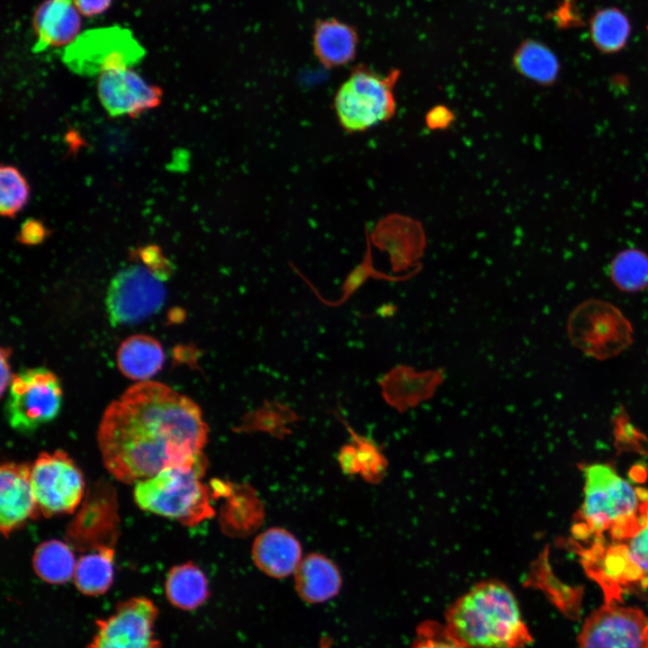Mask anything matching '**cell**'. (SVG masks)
I'll list each match as a JSON object with an SVG mask.
<instances>
[{
  "label": "cell",
  "instance_id": "6da1fadb",
  "mask_svg": "<svg viewBox=\"0 0 648 648\" xmlns=\"http://www.w3.org/2000/svg\"><path fill=\"white\" fill-rule=\"evenodd\" d=\"M96 437L106 470L130 484L203 457L208 427L190 398L140 382L108 405Z\"/></svg>",
  "mask_w": 648,
  "mask_h": 648
},
{
  "label": "cell",
  "instance_id": "7a4b0ae2",
  "mask_svg": "<svg viewBox=\"0 0 648 648\" xmlns=\"http://www.w3.org/2000/svg\"><path fill=\"white\" fill-rule=\"evenodd\" d=\"M446 626L469 648H524L533 642L516 596L499 580L478 582L455 599Z\"/></svg>",
  "mask_w": 648,
  "mask_h": 648
},
{
  "label": "cell",
  "instance_id": "3957f363",
  "mask_svg": "<svg viewBox=\"0 0 648 648\" xmlns=\"http://www.w3.org/2000/svg\"><path fill=\"white\" fill-rule=\"evenodd\" d=\"M584 481L582 522L576 526V536L598 539L608 530L613 541H621L633 535L648 491L634 489L607 464L586 466Z\"/></svg>",
  "mask_w": 648,
  "mask_h": 648
},
{
  "label": "cell",
  "instance_id": "277c9868",
  "mask_svg": "<svg viewBox=\"0 0 648 648\" xmlns=\"http://www.w3.org/2000/svg\"><path fill=\"white\" fill-rule=\"evenodd\" d=\"M205 457L189 464L167 467L134 483L133 497L142 510L195 526L213 516L209 488L202 482Z\"/></svg>",
  "mask_w": 648,
  "mask_h": 648
},
{
  "label": "cell",
  "instance_id": "5b68a950",
  "mask_svg": "<svg viewBox=\"0 0 648 648\" xmlns=\"http://www.w3.org/2000/svg\"><path fill=\"white\" fill-rule=\"evenodd\" d=\"M582 561L587 574L600 586L604 601L623 602L629 590L648 589V497L633 535L607 548L595 543Z\"/></svg>",
  "mask_w": 648,
  "mask_h": 648
},
{
  "label": "cell",
  "instance_id": "8992f818",
  "mask_svg": "<svg viewBox=\"0 0 648 648\" xmlns=\"http://www.w3.org/2000/svg\"><path fill=\"white\" fill-rule=\"evenodd\" d=\"M399 72L381 75L370 68H355L334 98V109L344 130H366L392 119L396 112L393 94Z\"/></svg>",
  "mask_w": 648,
  "mask_h": 648
},
{
  "label": "cell",
  "instance_id": "52a82bcc",
  "mask_svg": "<svg viewBox=\"0 0 648 648\" xmlns=\"http://www.w3.org/2000/svg\"><path fill=\"white\" fill-rule=\"evenodd\" d=\"M567 335L573 346L597 360L616 357L634 341L633 326L621 310L596 298L585 300L572 310Z\"/></svg>",
  "mask_w": 648,
  "mask_h": 648
},
{
  "label": "cell",
  "instance_id": "ba28073f",
  "mask_svg": "<svg viewBox=\"0 0 648 648\" xmlns=\"http://www.w3.org/2000/svg\"><path fill=\"white\" fill-rule=\"evenodd\" d=\"M143 47L130 31L119 26L88 30L66 47L64 63L82 76L131 68L144 57Z\"/></svg>",
  "mask_w": 648,
  "mask_h": 648
},
{
  "label": "cell",
  "instance_id": "9c48e42d",
  "mask_svg": "<svg viewBox=\"0 0 648 648\" xmlns=\"http://www.w3.org/2000/svg\"><path fill=\"white\" fill-rule=\"evenodd\" d=\"M62 404V389L57 375L45 367L23 369L13 376L5 413L10 426L31 433L53 420Z\"/></svg>",
  "mask_w": 648,
  "mask_h": 648
},
{
  "label": "cell",
  "instance_id": "30bf717a",
  "mask_svg": "<svg viewBox=\"0 0 648 648\" xmlns=\"http://www.w3.org/2000/svg\"><path fill=\"white\" fill-rule=\"evenodd\" d=\"M34 497L46 518L72 513L85 489L80 469L63 451L40 453L31 468Z\"/></svg>",
  "mask_w": 648,
  "mask_h": 648
},
{
  "label": "cell",
  "instance_id": "8fae6325",
  "mask_svg": "<svg viewBox=\"0 0 648 648\" xmlns=\"http://www.w3.org/2000/svg\"><path fill=\"white\" fill-rule=\"evenodd\" d=\"M158 608L147 597L120 601L109 616L95 620V632L85 648H162L154 626Z\"/></svg>",
  "mask_w": 648,
  "mask_h": 648
},
{
  "label": "cell",
  "instance_id": "7c38bea8",
  "mask_svg": "<svg viewBox=\"0 0 648 648\" xmlns=\"http://www.w3.org/2000/svg\"><path fill=\"white\" fill-rule=\"evenodd\" d=\"M166 290L161 280L145 266H130L112 279L105 298L112 326L133 324L156 314L163 306Z\"/></svg>",
  "mask_w": 648,
  "mask_h": 648
},
{
  "label": "cell",
  "instance_id": "4fadbf2b",
  "mask_svg": "<svg viewBox=\"0 0 648 648\" xmlns=\"http://www.w3.org/2000/svg\"><path fill=\"white\" fill-rule=\"evenodd\" d=\"M580 648H648V617L636 607L604 601L585 619Z\"/></svg>",
  "mask_w": 648,
  "mask_h": 648
},
{
  "label": "cell",
  "instance_id": "5bb4252c",
  "mask_svg": "<svg viewBox=\"0 0 648 648\" xmlns=\"http://www.w3.org/2000/svg\"><path fill=\"white\" fill-rule=\"evenodd\" d=\"M97 94L109 115H128L131 118L158 107L163 96L159 86L148 83L131 68L113 69L100 74Z\"/></svg>",
  "mask_w": 648,
  "mask_h": 648
},
{
  "label": "cell",
  "instance_id": "9a60e30c",
  "mask_svg": "<svg viewBox=\"0 0 648 648\" xmlns=\"http://www.w3.org/2000/svg\"><path fill=\"white\" fill-rule=\"evenodd\" d=\"M31 468L25 463L6 462L1 465L0 528L5 537L40 513L32 490Z\"/></svg>",
  "mask_w": 648,
  "mask_h": 648
},
{
  "label": "cell",
  "instance_id": "2e32d148",
  "mask_svg": "<svg viewBox=\"0 0 648 648\" xmlns=\"http://www.w3.org/2000/svg\"><path fill=\"white\" fill-rule=\"evenodd\" d=\"M445 379L444 368L417 372L412 366L398 364L379 383L387 404L403 413L431 399Z\"/></svg>",
  "mask_w": 648,
  "mask_h": 648
},
{
  "label": "cell",
  "instance_id": "e0dca14e",
  "mask_svg": "<svg viewBox=\"0 0 648 648\" xmlns=\"http://www.w3.org/2000/svg\"><path fill=\"white\" fill-rule=\"evenodd\" d=\"M374 243L386 251L394 274H406L418 266L426 248L421 226L410 219L388 218L380 222L372 236Z\"/></svg>",
  "mask_w": 648,
  "mask_h": 648
},
{
  "label": "cell",
  "instance_id": "ac0fdd59",
  "mask_svg": "<svg viewBox=\"0 0 648 648\" xmlns=\"http://www.w3.org/2000/svg\"><path fill=\"white\" fill-rule=\"evenodd\" d=\"M80 13L70 0H47L37 9L34 30L36 52L49 48L69 45L79 35Z\"/></svg>",
  "mask_w": 648,
  "mask_h": 648
},
{
  "label": "cell",
  "instance_id": "d6986e66",
  "mask_svg": "<svg viewBox=\"0 0 648 648\" xmlns=\"http://www.w3.org/2000/svg\"><path fill=\"white\" fill-rule=\"evenodd\" d=\"M256 565L274 578H284L295 572L302 558V546L287 530L271 527L256 536L252 546Z\"/></svg>",
  "mask_w": 648,
  "mask_h": 648
},
{
  "label": "cell",
  "instance_id": "ffe728a7",
  "mask_svg": "<svg viewBox=\"0 0 648 648\" xmlns=\"http://www.w3.org/2000/svg\"><path fill=\"white\" fill-rule=\"evenodd\" d=\"M358 43L356 30L336 18L316 21L312 33L315 56L326 68H338L354 59Z\"/></svg>",
  "mask_w": 648,
  "mask_h": 648
},
{
  "label": "cell",
  "instance_id": "44dd1931",
  "mask_svg": "<svg viewBox=\"0 0 648 648\" xmlns=\"http://www.w3.org/2000/svg\"><path fill=\"white\" fill-rule=\"evenodd\" d=\"M295 589L308 603H322L338 595L342 579L336 564L320 554L305 556L294 572Z\"/></svg>",
  "mask_w": 648,
  "mask_h": 648
},
{
  "label": "cell",
  "instance_id": "7402d4cb",
  "mask_svg": "<svg viewBox=\"0 0 648 648\" xmlns=\"http://www.w3.org/2000/svg\"><path fill=\"white\" fill-rule=\"evenodd\" d=\"M164 352L155 338L134 335L125 339L117 353L122 373L133 380L144 381L156 374L164 363Z\"/></svg>",
  "mask_w": 648,
  "mask_h": 648
},
{
  "label": "cell",
  "instance_id": "603a6c76",
  "mask_svg": "<svg viewBox=\"0 0 648 648\" xmlns=\"http://www.w3.org/2000/svg\"><path fill=\"white\" fill-rule=\"evenodd\" d=\"M165 594L174 607L194 610L209 598L208 580L203 572L191 562L175 565L166 574Z\"/></svg>",
  "mask_w": 648,
  "mask_h": 648
},
{
  "label": "cell",
  "instance_id": "cb8c5ba5",
  "mask_svg": "<svg viewBox=\"0 0 648 648\" xmlns=\"http://www.w3.org/2000/svg\"><path fill=\"white\" fill-rule=\"evenodd\" d=\"M113 557L114 550L109 545L98 546L94 553L82 555L73 576L77 590L87 596L105 593L113 581Z\"/></svg>",
  "mask_w": 648,
  "mask_h": 648
},
{
  "label": "cell",
  "instance_id": "d4e9b609",
  "mask_svg": "<svg viewBox=\"0 0 648 648\" xmlns=\"http://www.w3.org/2000/svg\"><path fill=\"white\" fill-rule=\"evenodd\" d=\"M76 564L70 547L56 539L39 544L32 556L35 573L50 584H64L69 581L74 576Z\"/></svg>",
  "mask_w": 648,
  "mask_h": 648
},
{
  "label": "cell",
  "instance_id": "484cf974",
  "mask_svg": "<svg viewBox=\"0 0 648 648\" xmlns=\"http://www.w3.org/2000/svg\"><path fill=\"white\" fill-rule=\"evenodd\" d=\"M612 284L621 292H639L648 287V255L637 248L617 253L609 266Z\"/></svg>",
  "mask_w": 648,
  "mask_h": 648
},
{
  "label": "cell",
  "instance_id": "4316f807",
  "mask_svg": "<svg viewBox=\"0 0 648 648\" xmlns=\"http://www.w3.org/2000/svg\"><path fill=\"white\" fill-rule=\"evenodd\" d=\"M630 23L626 16L616 8L598 11L590 21V38L601 51L612 53L626 45L630 34Z\"/></svg>",
  "mask_w": 648,
  "mask_h": 648
},
{
  "label": "cell",
  "instance_id": "83f0119b",
  "mask_svg": "<svg viewBox=\"0 0 648 648\" xmlns=\"http://www.w3.org/2000/svg\"><path fill=\"white\" fill-rule=\"evenodd\" d=\"M514 65L521 75L543 85L554 82L559 70L554 54L544 44L533 40L518 48Z\"/></svg>",
  "mask_w": 648,
  "mask_h": 648
},
{
  "label": "cell",
  "instance_id": "f1b7e54d",
  "mask_svg": "<svg viewBox=\"0 0 648 648\" xmlns=\"http://www.w3.org/2000/svg\"><path fill=\"white\" fill-rule=\"evenodd\" d=\"M31 187L22 173L14 166L1 165L0 212L3 217L14 218L28 203Z\"/></svg>",
  "mask_w": 648,
  "mask_h": 648
},
{
  "label": "cell",
  "instance_id": "f546056e",
  "mask_svg": "<svg viewBox=\"0 0 648 648\" xmlns=\"http://www.w3.org/2000/svg\"><path fill=\"white\" fill-rule=\"evenodd\" d=\"M351 435L359 473L368 482H380L388 468L386 457L372 440L355 432H351Z\"/></svg>",
  "mask_w": 648,
  "mask_h": 648
},
{
  "label": "cell",
  "instance_id": "4dcf8cb0",
  "mask_svg": "<svg viewBox=\"0 0 648 648\" xmlns=\"http://www.w3.org/2000/svg\"><path fill=\"white\" fill-rule=\"evenodd\" d=\"M411 648H469L454 636L446 625L425 621L417 628Z\"/></svg>",
  "mask_w": 648,
  "mask_h": 648
},
{
  "label": "cell",
  "instance_id": "1f68e13d",
  "mask_svg": "<svg viewBox=\"0 0 648 648\" xmlns=\"http://www.w3.org/2000/svg\"><path fill=\"white\" fill-rule=\"evenodd\" d=\"M137 252L144 266L157 277L161 281L168 278L172 267L158 246L148 245L139 248Z\"/></svg>",
  "mask_w": 648,
  "mask_h": 648
},
{
  "label": "cell",
  "instance_id": "d6a6232c",
  "mask_svg": "<svg viewBox=\"0 0 648 648\" xmlns=\"http://www.w3.org/2000/svg\"><path fill=\"white\" fill-rule=\"evenodd\" d=\"M50 234L42 220L30 218L22 223L16 238L22 244L34 246L42 243Z\"/></svg>",
  "mask_w": 648,
  "mask_h": 648
},
{
  "label": "cell",
  "instance_id": "836d02e7",
  "mask_svg": "<svg viewBox=\"0 0 648 648\" xmlns=\"http://www.w3.org/2000/svg\"><path fill=\"white\" fill-rule=\"evenodd\" d=\"M77 11L86 16H94L105 12L112 0H70Z\"/></svg>",
  "mask_w": 648,
  "mask_h": 648
},
{
  "label": "cell",
  "instance_id": "e575fe53",
  "mask_svg": "<svg viewBox=\"0 0 648 648\" xmlns=\"http://www.w3.org/2000/svg\"><path fill=\"white\" fill-rule=\"evenodd\" d=\"M11 350L8 347L1 349V394L3 395L5 388L11 383L13 375L11 374V366L9 364V356Z\"/></svg>",
  "mask_w": 648,
  "mask_h": 648
},
{
  "label": "cell",
  "instance_id": "d590c367",
  "mask_svg": "<svg viewBox=\"0 0 648 648\" xmlns=\"http://www.w3.org/2000/svg\"><path fill=\"white\" fill-rule=\"evenodd\" d=\"M452 118V114L449 113L447 109L444 107H438L431 110L428 116V123L431 128L446 126L449 122L448 119Z\"/></svg>",
  "mask_w": 648,
  "mask_h": 648
},
{
  "label": "cell",
  "instance_id": "8d00e7d4",
  "mask_svg": "<svg viewBox=\"0 0 648 648\" xmlns=\"http://www.w3.org/2000/svg\"><path fill=\"white\" fill-rule=\"evenodd\" d=\"M647 31H648V26H647Z\"/></svg>",
  "mask_w": 648,
  "mask_h": 648
}]
</instances>
